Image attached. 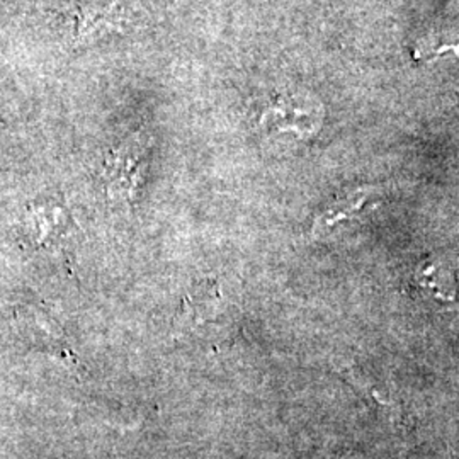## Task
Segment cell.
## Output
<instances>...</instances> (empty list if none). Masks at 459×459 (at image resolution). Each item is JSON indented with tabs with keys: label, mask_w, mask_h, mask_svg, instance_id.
I'll use <instances>...</instances> for the list:
<instances>
[{
	"label": "cell",
	"mask_w": 459,
	"mask_h": 459,
	"mask_svg": "<svg viewBox=\"0 0 459 459\" xmlns=\"http://www.w3.org/2000/svg\"><path fill=\"white\" fill-rule=\"evenodd\" d=\"M148 143L138 133L115 148L106 160L108 195L116 201L133 203L147 167Z\"/></svg>",
	"instance_id": "6da1fadb"
},
{
	"label": "cell",
	"mask_w": 459,
	"mask_h": 459,
	"mask_svg": "<svg viewBox=\"0 0 459 459\" xmlns=\"http://www.w3.org/2000/svg\"><path fill=\"white\" fill-rule=\"evenodd\" d=\"M373 195L375 193L371 187H362L333 199V203L328 204L327 210L318 216V223H315V227L318 225V229L322 231L333 227L339 221H344L351 214L359 213Z\"/></svg>",
	"instance_id": "7a4b0ae2"
},
{
	"label": "cell",
	"mask_w": 459,
	"mask_h": 459,
	"mask_svg": "<svg viewBox=\"0 0 459 459\" xmlns=\"http://www.w3.org/2000/svg\"><path fill=\"white\" fill-rule=\"evenodd\" d=\"M345 377L351 385H356V388H359L362 394H368L371 400H375L381 407L390 409V411H400V402L398 396L394 392L392 385L379 379V377H369L368 373H364L359 368H351L345 371Z\"/></svg>",
	"instance_id": "3957f363"
}]
</instances>
